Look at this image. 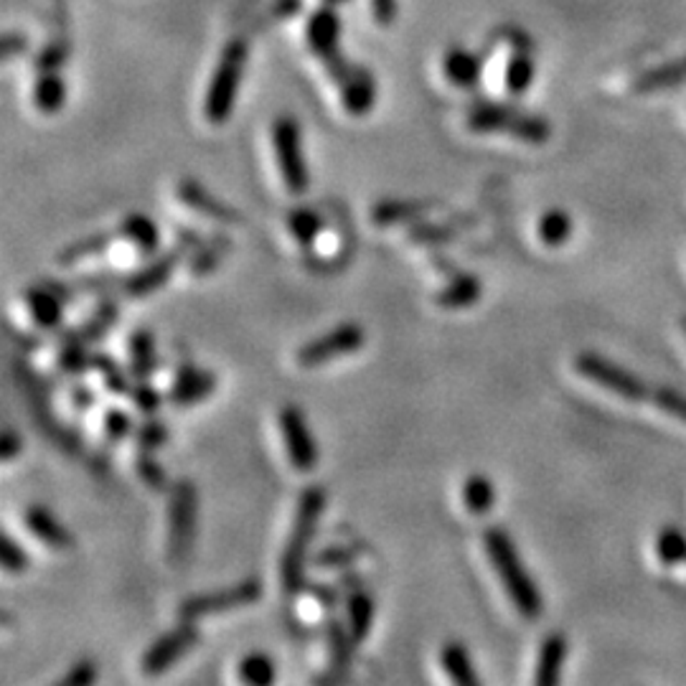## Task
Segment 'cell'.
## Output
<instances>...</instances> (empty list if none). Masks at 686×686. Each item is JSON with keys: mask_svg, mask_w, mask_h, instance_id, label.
Segmentation results:
<instances>
[{"mask_svg": "<svg viewBox=\"0 0 686 686\" xmlns=\"http://www.w3.org/2000/svg\"><path fill=\"white\" fill-rule=\"evenodd\" d=\"M196 644H199V631H196L194 621H180L178 628L165 633V636L158 638L155 644L142 653L140 671L146 676H161L163 671H169L178 659L191 653Z\"/></svg>", "mask_w": 686, "mask_h": 686, "instance_id": "cell-12", "label": "cell"}, {"mask_svg": "<svg viewBox=\"0 0 686 686\" xmlns=\"http://www.w3.org/2000/svg\"><path fill=\"white\" fill-rule=\"evenodd\" d=\"M70 54H72L70 39H66V36H57V39H51L47 47L39 51V57L34 59V70L36 74L59 72L66 62H70Z\"/></svg>", "mask_w": 686, "mask_h": 686, "instance_id": "cell-41", "label": "cell"}, {"mask_svg": "<svg viewBox=\"0 0 686 686\" xmlns=\"http://www.w3.org/2000/svg\"><path fill=\"white\" fill-rule=\"evenodd\" d=\"M433 201H379L372 209V222L376 226H397V224H410L420 222L422 216L433 209Z\"/></svg>", "mask_w": 686, "mask_h": 686, "instance_id": "cell-26", "label": "cell"}, {"mask_svg": "<svg viewBox=\"0 0 686 686\" xmlns=\"http://www.w3.org/2000/svg\"><path fill=\"white\" fill-rule=\"evenodd\" d=\"M346 625L353 644H364L374 625V598L366 590H353L346 598Z\"/></svg>", "mask_w": 686, "mask_h": 686, "instance_id": "cell-27", "label": "cell"}, {"mask_svg": "<svg viewBox=\"0 0 686 686\" xmlns=\"http://www.w3.org/2000/svg\"><path fill=\"white\" fill-rule=\"evenodd\" d=\"M117 315H120V305L112 298H104V300H100V303H97L95 311L87 315V321L82 323V326L66 330L64 336L79 338V341L92 346L97 341H102V338L110 334L112 326L117 323Z\"/></svg>", "mask_w": 686, "mask_h": 686, "instance_id": "cell-24", "label": "cell"}, {"mask_svg": "<svg viewBox=\"0 0 686 686\" xmlns=\"http://www.w3.org/2000/svg\"><path fill=\"white\" fill-rule=\"evenodd\" d=\"M305 590L311 593L313 598L328 610V613H330V610H334V606H336V590H330V587H326V585H305Z\"/></svg>", "mask_w": 686, "mask_h": 686, "instance_id": "cell-56", "label": "cell"}, {"mask_svg": "<svg viewBox=\"0 0 686 686\" xmlns=\"http://www.w3.org/2000/svg\"><path fill=\"white\" fill-rule=\"evenodd\" d=\"M216 389V376L209 369L199 366H180L176 372V379H173L169 389V402L178 410H186V407H194L203 402L214 395Z\"/></svg>", "mask_w": 686, "mask_h": 686, "instance_id": "cell-14", "label": "cell"}, {"mask_svg": "<svg viewBox=\"0 0 686 686\" xmlns=\"http://www.w3.org/2000/svg\"><path fill=\"white\" fill-rule=\"evenodd\" d=\"M338 36H341V18L334 11V5H323L308 18L305 24V41L308 49L315 57H328L338 49Z\"/></svg>", "mask_w": 686, "mask_h": 686, "instance_id": "cell-17", "label": "cell"}, {"mask_svg": "<svg viewBox=\"0 0 686 686\" xmlns=\"http://www.w3.org/2000/svg\"><path fill=\"white\" fill-rule=\"evenodd\" d=\"M656 554L663 564H678L686 562V537L684 532H678L676 526H666L661 529L659 539H656Z\"/></svg>", "mask_w": 686, "mask_h": 686, "instance_id": "cell-42", "label": "cell"}, {"mask_svg": "<svg viewBox=\"0 0 686 686\" xmlns=\"http://www.w3.org/2000/svg\"><path fill=\"white\" fill-rule=\"evenodd\" d=\"M135 471H138L142 484L153 488V491H163L165 484H169V476H165V471L155 463L153 452L138 450V456H135Z\"/></svg>", "mask_w": 686, "mask_h": 686, "instance_id": "cell-45", "label": "cell"}, {"mask_svg": "<svg viewBox=\"0 0 686 686\" xmlns=\"http://www.w3.org/2000/svg\"><path fill=\"white\" fill-rule=\"evenodd\" d=\"M366 344V334L359 323H341L328 334H323L313 341H308L305 346L298 349V364L303 369H319L326 366L338 357H349V353H357L361 346Z\"/></svg>", "mask_w": 686, "mask_h": 686, "instance_id": "cell-11", "label": "cell"}, {"mask_svg": "<svg viewBox=\"0 0 686 686\" xmlns=\"http://www.w3.org/2000/svg\"><path fill=\"white\" fill-rule=\"evenodd\" d=\"M133 435H135V445H138V450L142 452H155L158 448H163V445L169 442V427L158 420L142 422Z\"/></svg>", "mask_w": 686, "mask_h": 686, "instance_id": "cell-44", "label": "cell"}, {"mask_svg": "<svg viewBox=\"0 0 686 686\" xmlns=\"http://www.w3.org/2000/svg\"><path fill=\"white\" fill-rule=\"evenodd\" d=\"M229 250H232L229 237L211 235L209 239H203V242L196 247L194 258H191V262H188V273L196 275V277L214 273V270L219 267V262L224 260V254Z\"/></svg>", "mask_w": 686, "mask_h": 686, "instance_id": "cell-31", "label": "cell"}, {"mask_svg": "<svg viewBox=\"0 0 686 686\" xmlns=\"http://www.w3.org/2000/svg\"><path fill=\"white\" fill-rule=\"evenodd\" d=\"M359 554H361V549H357V547H328L313 557V564L321 570L349 567V564L357 560Z\"/></svg>", "mask_w": 686, "mask_h": 686, "instance_id": "cell-47", "label": "cell"}, {"mask_svg": "<svg viewBox=\"0 0 686 686\" xmlns=\"http://www.w3.org/2000/svg\"><path fill=\"white\" fill-rule=\"evenodd\" d=\"M130 353V374L133 379H150V374L158 369V353H155V336L148 328H138L130 334L127 344Z\"/></svg>", "mask_w": 686, "mask_h": 686, "instance_id": "cell-28", "label": "cell"}, {"mask_svg": "<svg viewBox=\"0 0 686 686\" xmlns=\"http://www.w3.org/2000/svg\"><path fill=\"white\" fill-rule=\"evenodd\" d=\"M473 222L469 216L458 219V222H445V224H414L410 229V242L414 245H445L450 239H456L463 229H469Z\"/></svg>", "mask_w": 686, "mask_h": 686, "instance_id": "cell-37", "label": "cell"}, {"mask_svg": "<svg viewBox=\"0 0 686 686\" xmlns=\"http://www.w3.org/2000/svg\"><path fill=\"white\" fill-rule=\"evenodd\" d=\"M92 369L100 374L104 389H108L110 395H115V397L130 395V389H133L130 369L125 372V369L120 366V361L112 359L110 353H92Z\"/></svg>", "mask_w": 686, "mask_h": 686, "instance_id": "cell-36", "label": "cell"}, {"mask_svg": "<svg viewBox=\"0 0 686 686\" xmlns=\"http://www.w3.org/2000/svg\"><path fill=\"white\" fill-rule=\"evenodd\" d=\"M127 397H130L133 407H135V410H138L140 414H155L158 407L163 404L161 391H158L148 379H135L130 395H127Z\"/></svg>", "mask_w": 686, "mask_h": 686, "instance_id": "cell-46", "label": "cell"}, {"mask_svg": "<svg viewBox=\"0 0 686 686\" xmlns=\"http://www.w3.org/2000/svg\"><path fill=\"white\" fill-rule=\"evenodd\" d=\"M321 62L326 66L328 77L336 82L344 110L353 117L369 115L376 104V82L372 77V72L364 70V66L351 64L338 49L334 54L321 57Z\"/></svg>", "mask_w": 686, "mask_h": 686, "instance_id": "cell-5", "label": "cell"}, {"mask_svg": "<svg viewBox=\"0 0 686 686\" xmlns=\"http://www.w3.org/2000/svg\"><path fill=\"white\" fill-rule=\"evenodd\" d=\"M496 503V488L494 481L484 476V473H473L463 481V507L471 511V514L484 516L494 509Z\"/></svg>", "mask_w": 686, "mask_h": 686, "instance_id": "cell-32", "label": "cell"}, {"mask_svg": "<svg viewBox=\"0 0 686 686\" xmlns=\"http://www.w3.org/2000/svg\"><path fill=\"white\" fill-rule=\"evenodd\" d=\"M28 49V41H26V36L24 34H5L3 36V59L5 62H11L13 57H18L21 51H26Z\"/></svg>", "mask_w": 686, "mask_h": 686, "instance_id": "cell-55", "label": "cell"}, {"mask_svg": "<svg viewBox=\"0 0 686 686\" xmlns=\"http://www.w3.org/2000/svg\"><path fill=\"white\" fill-rule=\"evenodd\" d=\"M328 644H330V661H334V669H349L351 663V646L353 638L349 633V625H341L334 615L328 618Z\"/></svg>", "mask_w": 686, "mask_h": 686, "instance_id": "cell-40", "label": "cell"}, {"mask_svg": "<svg viewBox=\"0 0 686 686\" xmlns=\"http://www.w3.org/2000/svg\"><path fill=\"white\" fill-rule=\"evenodd\" d=\"M374 21L379 26H391L397 18V0H372Z\"/></svg>", "mask_w": 686, "mask_h": 686, "instance_id": "cell-53", "label": "cell"}, {"mask_svg": "<svg viewBox=\"0 0 686 686\" xmlns=\"http://www.w3.org/2000/svg\"><path fill=\"white\" fill-rule=\"evenodd\" d=\"M127 275H120V273H97V275H87L82 277V280L77 283V288L82 292H108L112 288H120L123 290V283H125Z\"/></svg>", "mask_w": 686, "mask_h": 686, "instance_id": "cell-50", "label": "cell"}, {"mask_svg": "<svg viewBox=\"0 0 686 686\" xmlns=\"http://www.w3.org/2000/svg\"><path fill=\"white\" fill-rule=\"evenodd\" d=\"M95 682H97L95 661L82 659V661L74 663V666L70 669V674H66L62 682H59V686H92Z\"/></svg>", "mask_w": 686, "mask_h": 686, "instance_id": "cell-51", "label": "cell"}, {"mask_svg": "<svg viewBox=\"0 0 686 686\" xmlns=\"http://www.w3.org/2000/svg\"><path fill=\"white\" fill-rule=\"evenodd\" d=\"M89 344L79 341V338H62V349H59L57 364L66 376H82L92 369V353L87 349Z\"/></svg>", "mask_w": 686, "mask_h": 686, "instance_id": "cell-38", "label": "cell"}, {"mask_svg": "<svg viewBox=\"0 0 686 686\" xmlns=\"http://www.w3.org/2000/svg\"><path fill=\"white\" fill-rule=\"evenodd\" d=\"M484 296V283L478 275L463 273L456 275L445 288L435 296V303L445 311H463V308L476 305Z\"/></svg>", "mask_w": 686, "mask_h": 686, "instance_id": "cell-23", "label": "cell"}, {"mask_svg": "<svg viewBox=\"0 0 686 686\" xmlns=\"http://www.w3.org/2000/svg\"><path fill=\"white\" fill-rule=\"evenodd\" d=\"M24 303L28 308V315L41 330H57L64 323V300L49 288L47 283L34 285L24 290Z\"/></svg>", "mask_w": 686, "mask_h": 686, "instance_id": "cell-18", "label": "cell"}, {"mask_svg": "<svg viewBox=\"0 0 686 686\" xmlns=\"http://www.w3.org/2000/svg\"><path fill=\"white\" fill-rule=\"evenodd\" d=\"M21 448H24V445H21V437L13 433V429H5V433L0 435V458H3V463H11L21 452Z\"/></svg>", "mask_w": 686, "mask_h": 686, "instance_id": "cell-54", "label": "cell"}, {"mask_svg": "<svg viewBox=\"0 0 686 686\" xmlns=\"http://www.w3.org/2000/svg\"><path fill=\"white\" fill-rule=\"evenodd\" d=\"M117 232H100V235H92V237H85L79 239V242H74L66 247L64 252H59V265L62 267H72L77 265V262L82 260H92V258H100L102 252H108L112 242H115Z\"/></svg>", "mask_w": 686, "mask_h": 686, "instance_id": "cell-33", "label": "cell"}, {"mask_svg": "<svg viewBox=\"0 0 686 686\" xmlns=\"http://www.w3.org/2000/svg\"><path fill=\"white\" fill-rule=\"evenodd\" d=\"M260 598H262L260 579L250 577V579H242V583L226 587V590L191 595V598H186L178 606V618L180 621H199V618L232 613V610L252 606V602H258Z\"/></svg>", "mask_w": 686, "mask_h": 686, "instance_id": "cell-9", "label": "cell"}, {"mask_svg": "<svg viewBox=\"0 0 686 686\" xmlns=\"http://www.w3.org/2000/svg\"><path fill=\"white\" fill-rule=\"evenodd\" d=\"M0 562H3V570L13 572V575H18V572H26V567H28V554L24 552V549H21V545L11 537V534H5L3 537Z\"/></svg>", "mask_w": 686, "mask_h": 686, "instance_id": "cell-49", "label": "cell"}, {"mask_svg": "<svg viewBox=\"0 0 686 686\" xmlns=\"http://www.w3.org/2000/svg\"><path fill=\"white\" fill-rule=\"evenodd\" d=\"M70 402L74 407V412H87L95 407L97 397H95V391L87 387V384H74L72 391H70Z\"/></svg>", "mask_w": 686, "mask_h": 686, "instance_id": "cell-52", "label": "cell"}, {"mask_svg": "<svg viewBox=\"0 0 686 686\" xmlns=\"http://www.w3.org/2000/svg\"><path fill=\"white\" fill-rule=\"evenodd\" d=\"M176 239H178L176 247L165 252L163 258H155L153 262H150V265H146L142 270H138V273L125 277V283H123L125 296L140 298V296H150V292L161 290L163 285L171 280L173 270L178 267V262L203 242L199 232H194V229H178Z\"/></svg>", "mask_w": 686, "mask_h": 686, "instance_id": "cell-8", "label": "cell"}, {"mask_svg": "<svg viewBox=\"0 0 686 686\" xmlns=\"http://www.w3.org/2000/svg\"><path fill=\"white\" fill-rule=\"evenodd\" d=\"M684 330H686V315H684Z\"/></svg>", "mask_w": 686, "mask_h": 686, "instance_id": "cell-59", "label": "cell"}, {"mask_svg": "<svg viewBox=\"0 0 686 686\" xmlns=\"http://www.w3.org/2000/svg\"><path fill=\"white\" fill-rule=\"evenodd\" d=\"M273 148L275 161L280 169L283 184L288 186L290 194H305L311 186V171L303 158V135L296 117L280 115L273 123Z\"/></svg>", "mask_w": 686, "mask_h": 686, "instance_id": "cell-7", "label": "cell"}, {"mask_svg": "<svg viewBox=\"0 0 686 686\" xmlns=\"http://www.w3.org/2000/svg\"><path fill=\"white\" fill-rule=\"evenodd\" d=\"M247 59H250V43L245 39H232L222 49L219 64L211 74L207 100H203V117L211 125H226L235 112L239 85H242Z\"/></svg>", "mask_w": 686, "mask_h": 686, "instance_id": "cell-3", "label": "cell"}, {"mask_svg": "<svg viewBox=\"0 0 686 686\" xmlns=\"http://www.w3.org/2000/svg\"><path fill=\"white\" fill-rule=\"evenodd\" d=\"M537 232H539L541 245L557 250V247L567 245L572 232H575V222H572V216L564 209H549L541 214Z\"/></svg>", "mask_w": 686, "mask_h": 686, "instance_id": "cell-35", "label": "cell"}, {"mask_svg": "<svg viewBox=\"0 0 686 686\" xmlns=\"http://www.w3.org/2000/svg\"><path fill=\"white\" fill-rule=\"evenodd\" d=\"M651 402L671 417L686 422V397L676 389H656L651 391Z\"/></svg>", "mask_w": 686, "mask_h": 686, "instance_id": "cell-48", "label": "cell"}, {"mask_svg": "<svg viewBox=\"0 0 686 686\" xmlns=\"http://www.w3.org/2000/svg\"><path fill=\"white\" fill-rule=\"evenodd\" d=\"M102 433H104V440H108L110 445H115L123 440V437L135 433L133 417L125 410H120V407H110L102 417Z\"/></svg>", "mask_w": 686, "mask_h": 686, "instance_id": "cell-43", "label": "cell"}, {"mask_svg": "<svg viewBox=\"0 0 686 686\" xmlns=\"http://www.w3.org/2000/svg\"><path fill=\"white\" fill-rule=\"evenodd\" d=\"M686 85V57L678 62L663 64L659 70H651L633 82V92L646 95V92H659V89H674Z\"/></svg>", "mask_w": 686, "mask_h": 686, "instance_id": "cell-30", "label": "cell"}, {"mask_svg": "<svg viewBox=\"0 0 686 686\" xmlns=\"http://www.w3.org/2000/svg\"><path fill=\"white\" fill-rule=\"evenodd\" d=\"M285 222H288V229H290L292 239H296V242L303 247V250H313L315 239H319L321 232H323V216L319 214V211L298 207V209L290 211Z\"/></svg>", "mask_w": 686, "mask_h": 686, "instance_id": "cell-34", "label": "cell"}, {"mask_svg": "<svg viewBox=\"0 0 686 686\" xmlns=\"http://www.w3.org/2000/svg\"><path fill=\"white\" fill-rule=\"evenodd\" d=\"M440 669L445 671V676H448L452 684H461V686L478 684V674H476V669H473L471 651L461 644V640H450V644L442 646Z\"/></svg>", "mask_w": 686, "mask_h": 686, "instance_id": "cell-25", "label": "cell"}, {"mask_svg": "<svg viewBox=\"0 0 686 686\" xmlns=\"http://www.w3.org/2000/svg\"><path fill=\"white\" fill-rule=\"evenodd\" d=\"M196 509H199V496L191 481L180 478L171 488L169 503V562L173 567L186 564L188 554L194 549L196 537Z\"/></svg>", "mask_w": 686, "mask_h": 686, "instance_id": "cell-6", "label": "cell"}, {"mask_svg": "<svg viewBox=\"0 0 686 686\" xmlns=\"http://www.w3.org/2000/svg\"><path fill=\"white\" fill-rule=\"evenodd\" d=\"M534 74H537V64H534L532 57V39L516 32L514 39H511V59L507 72H503V85H507L511 95L519 97L526 89H532Z\"/></svg>", "mask_w": 686, "mask_h": 686, "instance_id": "cell-16", "label": "cell"}, {"mask_svg": "<svg viewBox=\"0 0 686 686\" xmlns=\"http://www.w3.org/2000/svg\"><path fill=\"white\" fill-rule=\"evenodd\" d=\"M465 125L473 133L488 135V133H507L511 138L529 142V146H545L552 138V125L545 117L524 112L509 104L499 102H476L465 112Z\"/></svg>", "mask_w": 686, "mask_h": 686, "instance_id": "cell-4", "label": "cell"}, {"mask_svg": "<svg viewBox=\"0 0 686 686\" xmlns=\"http://www.w3.org/2000/svg\"><path fill=\"white\" fill-rule=\"evenodd\" d=\"M442 74L452 87L476 89L484 74V62L465 47H450L442 54Z\"/></svg>", "mask_w": 686, "mask_h": 686, "instance_id": "cell-19", "label": "cell"}, {"mask_svg": "<svg viewBox=\"0 0 686 686\" xmlns=\"http://www.w3.org/2000/svg\"><path fill=\"white\" fill-rule=\"evenodd\" d=\"M117 237L130 242L142 258H153L161 247V232L148 214H127L117 226Z\"/></svg>", "mask_w": 686, "mask_h": 686, "instance_id": "cell-22", "label": "cell"}, {"mask_svg": "<svg viewBox=\"0 0 686 686\" xmlns=\"http://www.w3.org/2000/svg\"><path fill=\"white\" fill-rule=\"evenodd\" d=\"M24 524L36 539L43 541V545L51 547V549H59V552H62V549H72V545H74L72 534L64 529V524L59 522V519L51 514L49 509L28 507L26 514H24Z\"/></svg>", "mask_w": 686, "mask_h": 686, "instance_id": "cell-20", "label": "cell"}, {"mask_svg": "<svg viewBox=\"0 0 686 686\" xmlns=\"http://www.w3.org/2000/svg\"><path fill=\"white\" fill-rule=\"evenodd\" d=\"M484 545H486L488 557H491L494 567H496V575H499L503 590L509 593L514 608L524 618H529V621L539 618L541 610H545L541 593H539V587L534 585L529 572L524 570L522 557H519L514 541H511L509 534L503 529H488L484 534Z\"/></svg>", "mask_w": 686, "mask_h": 686, "instance_id": "cell-2", "label": "cell"}, {"mask_svg": "<svg viewBox=\"0 0 686 686\" xmlns=\"http://www.w3.org/2000/svg\"><path fill=\"white\" fill-rule=\"evenodd\" d=\"M323 507H326V494H323V488L319 486L305 488V491L298 496L296 519H292V529H290L288 545H285L283 564H280L283 590L288 593L290 598H296L300 590H305L303 572H305L308 554H311L315 529H319V519L323 514Z\"/></svg>", "mask_w": 686, "mask_h": 686, "instance_id": "cell-1", "label": "cell"}, {"mask_svg": "<svg viewBox=\"0 0 686 686\" xmlns=\"http://www.w3.org/2000/svg\"><path fill=\"white\" fill-rule=\"evenodd\" d=\"M575 369L577 374H583L585 379H590L598 387L613 391V395L628 399V402H638V399L651 397V391L644 382L638 379L636 374H631L628 369L613 364L606 357L595 351H583L575 359Z\"/></svg>", "mask_w": 686, "mask_h": 686, "instance_id": "cell-10", "label": "cell"}, {"mask_svg": "<svg viewBox=\"0 0 686 686\" xmlns=\"http://www.w3.org/2000/svg\"><path fill=\"white\" fill-rule=\"evenodd\" d=\"M328 3H344V0H328Z\"/></svg>", "mask_w": 686, "mask_h": 686, "instance_id": "cell-58", "label": "cell"}, {"mask_svg": "<svg viewBox=\"0 0 686 686\" xmlns=\"http://www.w3.org/2000/svg\"><path fill=\"white\" fill-rule=\"evenodd\" d=\"M300 9H303V0H275L273 16H275V21L290 18V16H296Z\"/></svg>", "mask_w": 686, "mask_h": 686, "instance_id": "cell-57", "label": "cell"}, {"mask_svg": "<svg viewBox=\"0 0 686 686\" xmlns=\"http://www.w3.org/2000/svg\"><path fill=\"white\" fill-rule=\"evenodd\" d=\"M564 659H567V638H564L562 633H549V636L541 640L534 684L537 686H557L560 684Z\"/></svg>", "mask_w": 686, "mask_h": 686, "instance_id": "cell-21", "label": "cell"}, {"mask_svg": "<svg viewBox=\"0 0 686 686\" xmlns=\"http://www.w3.org/2000/svg\"><path fill=\"white\" fill-rule=\"evenodd\" d=\"M66 104V82L59 72L36 74L34 82V108L43 115H57Z\"/></svg>", "mask_w": 686, "mask_h": 686, "instance_id": "cell-29", "label": "cell"}, {"mask_svg": "<svg viewBox=\"0 0 686 686\" xmlns=\"http://www.w3.org/2000/svg\"><path fill=\"white\" fill-rule=\"evenodd\" d=\"M277 422H280L285 450H288L292 469L300 473H311L315 463H319V448H315V437L311 427H308L305 414L298 407L288 404L277 414Z\"/></svg>", "mask_w": 686, "mask_h": 686, "instance_id": "cell-13", "label": "cell"}, {"mask_svg": "<svg viewBox=\"0 0 686 686\" xmlns=\"http://www.w3.org/2000/svg\"><path fill=\"white\" fill-rule=\"evenodd\" d=\"M176 196H178V201L184 203V207L196 211V214H203V216L214 219V222H222V224H242V214H239L237 209L226 207L224 201H219L216 196L209 191V188H203L199 184V180L184 178L176 188Z\"/></svg>", "mask_w": 686, "mask_h": 686, "instance_id": "cell-15", "label": "cell"}, {"mask_svg": "<svg viewBox=\"0 0 686 686\" xmlns=\"http://www.w3.org/2000/svg\"><path fill=\"white\" fill-rule=\"evenodd\" d=\"M239 678H242L245 684H252V686H270L275 682V661L270 659L267 653H247L242 661H239V669H237Z\"/></svg>", "mask_w": 686, "mask_h": 686, "instance_id": "cell-39", "label": "cell"}]
</instances>
